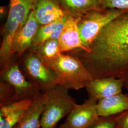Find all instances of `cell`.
<instances>
[{"label": "cell", "instance_id": "obj_16", "mask_svg": "<svg viewBox=\"0 0 128 128\" xmlns=\"http://www.w3.org/2000/svg\"><path fill=\"white\" fill-rule=\"evenodd\" d=\"M68 14L80 18L88 12L102 8V0H56Z\"/></svg>", "mask_w": 128, "mask_h": 128}, {"label": "cell", "instance_id": "obj_9", "mask_svg": "<svg viewBox=\"0 0 128 128\" xmlns=\"http://www.w3.org/2000/svg\"><path fill=\"white\" fill-rule=\"evenodd\" d=\"M124 80L114 77L93 79L86 87L89 98L98 102L122 93Z\"/></svg>", "mask_w": 128, "mask_h": 128}, {"label": "cell", "instance_id": "obj_13", "mask_svg": "<svg viewBox=\"0 0 128 128\" xmlns=\"http://www.w3.org/2000/svg\"><path fill=\"white\" fill-rule=\"evenodd\" d=\"M32 102L23 99L0 107V128H16Z\"/></svg>", "mask_w": 128, "mask_h": 128}, {"label": "cell", "instance_id": "obj_3", "mask_svg": "<svg viewBox=\"0 0 128 128\" xmlns=\"http://www.w3.org/2000/svg\"><path fill=\"white\" fill-rule=\"evenodd\" d=\"M49 67L56 74L58 84L68 90L86 88L93 79L81 61L70 54H62Z\"/></svg>", "mask_w": 128, "mask_h": 128}, {"label": "cell", "instance_id": "obj_17", "mask_svg": "<svg viewBox=\"0 0 128 128\" xmlns=\"http://www.w3.org/2000/svg\"><path fill=\"white\" fill-rule=\"evenodd\" d=\"M69 15L63 18L56 20L45 25H41L34 38L32 48L29 50H34L37 47L44 41L55 39L58 40Z\"/></svg>", "mask_w": 128, "mask_h": 128}, {"label": "cell", "instance_id": "obj_15", "mask_svg": "<svg viewBox=\"0 0 128 128\" xmlns=\"http://www.w3.org/2000/svg\"><path fill=\"white\" fill-rule=\"evenodd\" d=\"M99 116L108 117L119 114L128 110V94L120 93L97 102Z\"/></svg>", "mask_w": 128, "mask_h": 128}, {"label": "cell", "instance_id": "obj_8", "mask_svg": "<svg viewBox=\"0 0 128 128\" xmlns=\"http://www.w3.org/2000/svg\"><path fill=\"white\" fill-rule=\"evenodd\" d=\"M41 26L33 10L26 22L14 37L12 44V51L14 55L16 54L20 58L32 48L34 38Z\"/></svg>", "mask_w": 128, "mask_h": 128}, {"label": "cell", "instance_id": "obj_11", "mask_svg": "<svg viewBox=\"0 0 128 128\" xmlns=\"http://www.w3.org/2000/svg\"><path fill=\"white\" fill-rule=\"evenodd\" d=\"M80 18L69 15L58 40L62 53L80 50L88 52L89 48L83 43L80 37L78 23Z\"/></svg>", "mask_w": 128, "mask_h": 128}, {"label": "cell", "instance_id": "obj_12", "mask_svg": "<svg viewBox=\"0 0 128 128\" xmlns=\"http://www.w3.org/2000/svg\"><path fill=\"white\" fill-rule=\"evenodd\" d=\"M33 10L35 17L41 25H46L69 15L56 0H37Z\"/></svg>", "mask_w": 128, "mask_h": 128}, {"label": "cell", "instance_id": "obj_10", "mask_svg": "<svg viewBox=\"0 0 128 128\" xmlns=\"http://www.w3.org/2000/svg\"><path fill=\"white\" fill-rule=\"evenodd\" d=\"M97 102L88 98L81 104H76L70 112L64 122L72 128H87L99 117Z\"/></svg>", "mask_w": 128, "mask_h": 128}, {"label": "cell", "instance_id": "obj_24", "mask_svg": "<svg viewBox=\"0 0 128 128\" xmlns=\"http://www.w3.org/2000/svg\"><path fill=\"white\" fill-rule=\"evenodd\" d=\"M56 128H72L70 127H69L68 125L66 124L65 122H64L63 124H61V125H60L59 127H58Z\"/></svg>", "mask_w": 128, "mask_h": 128}, {"label": "cell", "instance_id": "obj_21", "mask_svg": "<svg viewBox=\"0 0 128 128\" xmlns=\"http://www.w3.org/2000/svg\"><path fill=\"white\" fill-rule=\"evenodd\" d=\"M102 8L128 10V0H102Z\"/></svg>", "mask_w": 128, "mask_h": 128}, {"label": "cell", "instance_id": "obj_1", "mask_svg": "<svg viewBox=\"0 0 128 128\" xmlns=\"http://www.w3.org/2000/svg\"><path fill=\"white\" fill-rule=\"evenodd\" d=\"M81 61L93 79L120 78L128 73V10L104 28L89 51H70Z\"/></svg>", "mask_w": 128, "mask_h": 128}, {"label": "cell", "instance_id": "obj_7", "mask_svg": "<svg viewBox=\"0 0 128 128\" xmlns=\"http://www.w3.org/2000/svg\"><path fill=\"white\" fill-rule=\"evenodd\" d=\"M0 81L8 82L14 88L16 101L33 100L41 92L36 85L25 78L20 67L19 62L13 57L4 68L0 70Z\"/></svg>", "mask_w": 128, "mask_h": 128}, {"label": "cell", "instance_id": "obj_20", "mask_svg": "<svg viewBox=\"0 0 128 128\" xmlns=\"http://www.w3.org/2000/svg\"><path fill=\"white\" fill-rule=\"evenodd\" d=\"M118 115L108 117L99 116L87 128H116Z\"/></svg>", "mask_w": 128, "mask_h": 128}, {"label": "cell", "instance_id": "obj_2", "mask_svg": "<svg viewBox=\"0 0 128 128\" xmlns=\"http://www.w3.org/2000/svg\"><path fill=\"white\" fill-rule=\"evenodd\" d=\"M37 0H9L7 18L2 30L0 48V70L9 64L14 56L12 44L14 37L26 22Z\"/></svg>", "mask_w": 128, "mask_h": 128}, {"label": "cell", "instance_id": "obj_23", "mask_svg": "<svg viewBox=\"0 0 128 128\" xmlns=\"http://www.w3.org/2000/svg\"><path fill=\"white\" fill-rule=\"evenodd\" d=\"M120 78H121L123 79L124 87L126 89L128 94V73Z\"/></svg>", "mask_w": 128, "mask_h": 128}, {"label": "cell", "instance_id": "obj_18", "mask_svg": "<svg viewBox=\"0 0 128 128\" xmlns=\"http://www.w3.org/2000/svg\"><path fill=\"white\" fill-rule=\"evenodd\" d=\"M33 51L35 52L40 59L48 66L63 54L60 50L58 40L55 39L44 41Z\"/></svg>", "mask_w": 128, "mask_h": 128}, {"label": "cell", "instance_id": "obj_14", "mask_svg": "<svg viewBox=\"0 0 128 128\" xmlns=\"http://www.w3.org/2000/svg\"><path fill=\"white\" fill-rule=\"evenodd\" d=\"M46 99V94L41 92L32 100L15 128H41V115Z\"/></svg>", "mask_w": 128, "mask_h": 128}, {"label": "cell", "instance_id": "obj_4", "mask_svg": "<svg viewBox=\"0 0 128 128\" xmlns=\"http://www.w3.org/2000/svg\"><path fill=\"white\" fill-rule=\"evenodd\" d=\"M44 92L46 99L41 115V128H55L77 104L68 89L58 84Z\"/></svg>", "mask_w": 128, "mask_h": 128}, {"label": "cell", "instance_id": "obj_19", "mask_svg": "<svg viewBox=\"0 0 128 128\" xmlns=\"http://www.w3.org/2000/svg\"><path fill=\"white\" fill-rule=\"evenodd\" d=\"M16 101L14 88L8 82H0V107L8 105Z\"/></svg>", "mask_w": 128, "mask_h": 128}, {"label": "cell", "instance_id": "obj_6", "mask_svg": "<svg viewBox=\"0 0 128 128\" xmlns=\"http://www.w3.org/2000/svg\"><path fill=\"white\" fill-rule=\"evenodd\" d=\"M125 10L98 8L91 10L81 17L78 26L84 45L89 48V46L101 30Z\"/></svg>", "mask_w": 128, "mask_h": 128}, {"label": "cell", "instance_id": "obj_5", "mask_svg": "<svg viewBox=\"0 0 128 128\" xmlns=\"http://www.w3.org/2000/svg\"><path fill=\"white\" fill-rule=\"evenodd\" d=\"M19 61L20 67L23 74L30 82L44 92L58 84L54 71L44 64L35 52L28 50Z\"/></svg>", "mask_w": 128, "mask_h": 128}, {"label": "cell", "instance_id": "obj_22", "mask_svg": "<svg viewBox=\"0 0 128 128\" xmlns=\"http://www.w3.org/2000/svg\"><path fill=\"white\" fill-rule=\"evenodd\" d=\"M116 128H128V110L118 114Z\"/></svg>", "mask_w": 128, "mask_h": 128}]
</instances>
